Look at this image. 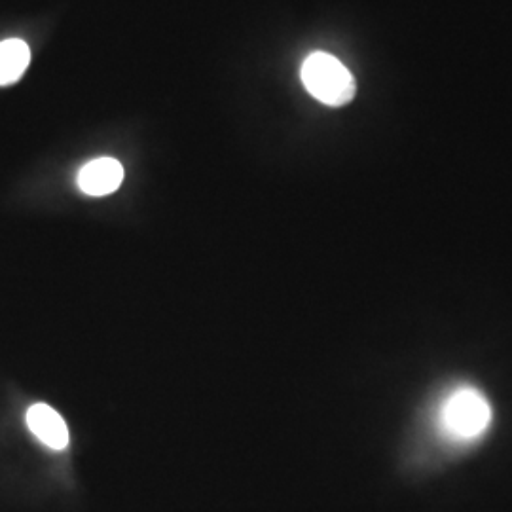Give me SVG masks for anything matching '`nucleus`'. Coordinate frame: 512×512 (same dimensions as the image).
Instances as JSON below:
<instances>
[{
    "instance_id": "2",
    "label": "nucleus",
    "mask_w": 512,
    "mask_h": 512,
    "mask_svg": "<svg viewBox=\"0 0 512 512\" xmlns=\"http://www.w3.org/2000/svg\"><path fill=\"white\" fill-rule=\"evenodd\" d=\"M302 82L317 101L329 107H344L355 97L357 86L348 67L325 52L308 55L302 65Z\"/></svg>"
},
{
    "instance_id": "3",
    "label": "nucleus",
    "mask_w": 512,
    "mask_h": 512,
    "mask_svg": "<svg viewBox=\"0 0 512 512\" xmlns=\"http://www.w3.org/2000/svg\"><path fill=\"white\" fill-rule=\"evenodd\" d=\"M124 181V167L114 158H97L78 173V186L88 196H109Z\"/></svg>"
},
{
    "instance_id": "1",
    "label": "nucleus",
    "mask_w": 512,
    "mask_h": 512,
    "mask_svg": "<svg viewBox=\"0 0 512 512\" xmlns=\"http://www.w3.org/2000/svg\"><path fill=\"white\" fill-rule=\"evenodd\" d=\"M492 421V404L473 385H458L448 391L437 406L435 416L440 437L452 446L475 444L490 431Z\"/></svg>"
},
{
    "instance_id": "4",
    "label": "nucleus",
    "mask_w": 512,
    "mask_h": 512,
    "mask_svg": "<svg viewBox=\"0 0 512 512\" xmlns=\"http://www.w3.org/2000/svg\"><path fill=\"white\" fill-rule=\"evenodd\" d=\"M27 425L33 435L54 450L69 446V429L65 420L48 404H35L27 412Z\"/></svg>"
},
{
    "instance_id": "5",
    "label": "nucleus",
    "mask_w": 512,
    "mask_h": 512,
    "mask_svg": "<svg viewBox=\"0 0 512 512\" xmlns=\"http://www.w3.org/2000/svg\"><path fill=\"white\" fill-rule=\"evenodd\" d=\"M29 61L31 50L23 40L10 38L0 42V86H10L18 82L27 71Z\"/></svg>"
}]
</instances>
